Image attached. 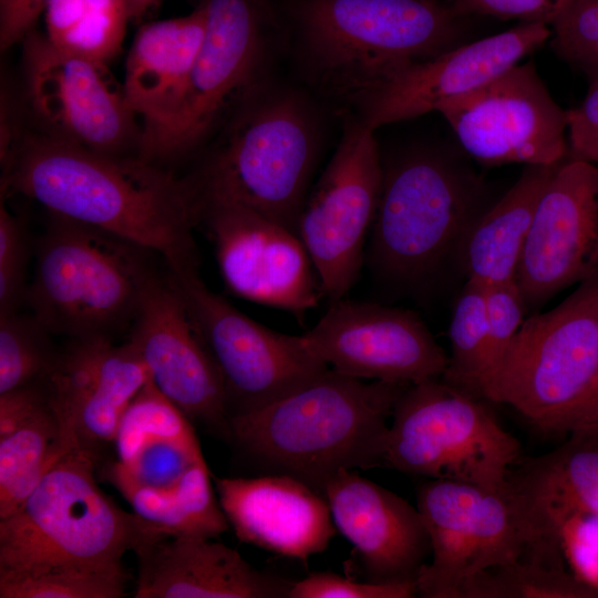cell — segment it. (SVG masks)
Wrapping results in <instances>:
<instances>
[{
    "label": "cell",
    "mask_w": 598,
    "mask_h": 598,
    "mask_svg": "<svg viewBox=\"0 0 598 598\" xmlns=\"http://www.w3.org/2000/svg\"><path fill=\"white\" fill-rule=\"evenodd\" d=\"M2 166V186L49 214L143 246L175 274L198 269L195 179L179 181L141 156L104 154L56 135L25 137Z\"/></svg>",
    "instance_id": "cell-1"
},
{
    "label": "cell",
    "mask_w": 598,
    "mask_h": 598,
    "mask_svg": "<svg viewBox=\"0 0 598 598\" xmlns=\"http://www.w3.org/2000/svg\"><path fill=\"white\" fill-rule=\"evenodd\" d=\"M408 385L329 368L260 409L230 416L228 437L322 494L340 471L384 467L394 405Z\"/></svg>",
    "instance_id": "cell-2"
},
{
    "label": "cell",
    "mask_w": 598,
    "mask_h": 598,
    "mask_svg": "<svg viewBox=\"0 0 598 598\" xmlns=\"http://www.w3.org/2000/svg\"><path fill=\"white\" fill-rule=\"evenodd\" d=\"M27 288L31 313L53 336L111 339L130 330L159 272L155 252L109 231L49 214Z\"/></svg>",
    "instance_id": "cell-3"
},
{
    "label": "cell",
    "mask_w": 598,
    "mask_h": 598,
    "mask_svg": "<svg viewBox=\"0 0 598 598\" xmlns=\"http://www.w3.org/2000/svg\"><path fill=\"white\" fill-rule=\"evenodd\" d=\"M95 454H64L25 501L0 518V575L59 568L121 569L125 551L151 530L97 485Z\"/></svg>",
    "instance_id": "cell-4"
},
{
    "label": "cell",
    "mask_w": 598,
    "mask_h": 598,
    "mask_svg": "<svg viewBox=\"0 0 598 598\" xmlns=\"http://www.w3.org/2000/svg\"><path fill=\"white\" fill-rule=\"evenodd\" d=\"M483 183L458 161L419 150L384 167L368 262L388 282L416 286L462 256L485 210Z\"/></svg>",
    "instance_id": "cell-5"
},
{
    "label": "cell",
    "mask_w": 598,
    "mask_h": 598,
    "mask_svg": "<svg viewBox=\"0 0 598 598\" xmlns=\"http://www.w3.org/2000/svg\"><path fill=\"white\" fill-rule=\"evenodd\" d=\"M457 20L436 0H303L299 9L317 69L362 94L458 45Z\"/></svg>",
    "instance_id": "cell-6"
},
{
    "label": "cell",
    "mask_w": 598,
    "mask_h": 598,
    "mask_svg": "<svg viewBox=\"0 0 598 598\" xmlns=\"http://www.w3.org/2000/svg\"><path fill=\"white\" fill-rule=\"evenodd\" d=\"M598 382V275L526 318L483 377L478 396L507 404L544 432H564Z\"/></svg>",
    "instance_id": "cell-7"
},
{
    "label": "cell",
    "mask_w": 598,
    "mask_h": 598,
    "mask_svg": "<svg viewBox=\"0 0 598 598\" xmlns=\"http://www.w3.org/2000/svg\"><path fill=\"white\" fill-rule=\"evenodd\" d=\"M482 400L442 378L408 385L394 405L384 467L493 491L507 488L520 460V443Z\"/></svg>",
    "instance_id": "cell-8"
},
{
    "label": "cell",
    "mask_w": 598,
    "mask_h": 598,
    "mask_svg": "<svg viewBox=\"0 0 598 598\" xmlns=\"http://www.w3.org/2000/svg\"><path fill=\"white\" fill-rule=\"evenodd\" d=\"M315 150L302 105L277 97L236 125L196 181L203 193L244 205L297 233Z\"/></svg>",
    "instance_id": "cell-9"
},
{
    "label": "cell",
    "mask_w": 598,
    "mask_h": 598,
    "mask_svg": "<svg viewBox=\"0 0 598 598\" xmlns=\"http://www.w3.org/2000/svg\"><path fill=\"white\" fill-rule=\"evenodd\" d=\"M431 561L416 577L425 598H452L480 571L516 558L543 529L509 485L493 491L473 484L427 480L417 488Z\"/></svg>",
    "instance_id": "cell-10"
},
{
    "label": "cell",
    "mask_w": 598,
    "mask_h": 598,
    "mask_svg": "<svg viewBox=\"0 0 598 598\" xmlns=\"http://www.w3.org/2000/svg\"><path fill=\"white\" fill-rule=\"evenodd\" d=\"M171 272L221 377L228 420L285 396L329 369L307 350L301 336L250 319L212 291L198 270Z\"/></svg>",
    "instance_id": "cell-11"
},
{
    "label": "cell",
    "mask_w": 598,
    "mask_h": 598,
    "mask_svg": "<svg viewBox=\"0 0 598 598\" xmlns=\"http://www.w3.org/2000/svg\"><path fill=\"white\" fill-rule=\"evenodd\" d=\"M206 31L175 99L141 132V157L179 156L199 144L229 102L252 80L261 37L251 0H206Z\"/></svg>",
    "instance_id": "cell-12"
},
{
    "label": "cell",
    "mask_w": 598,
    "mask_h": 598,
    "mask_svg": "<svg viewBox=\"0 0 598 598\" xmlns=\"http://www.w3.org/2000/svg\"><path fill=\"white\" fill-rule=\"evenodd\" d=\"M373 132L363 122L346 128L297 224L322 295L331 302L342 299L359 277L381 194L384 167Z\"/></svg>",
    "instance_id": "cell-13"
},
{
    "label": "cell",
    "mask_w": 598,
    "mask_h": 598,
    "mask_svg": "<svg viewBox=\"0 0 598 598\" xmlns=\"http://www.w3.org/2000/svg\"><path fill=\"white\" fill-rule=\"evenodd\" d=\"M463 150L485 165H557L568 146V116L532 60L519 62L439 110Z\"/></svg>",
    "instance_id": "cell-14"
},
{
    "label": "cell",
    "mask_w": 598,
    "mask_h": 598,
    "mask_svg": "<svg viewBox=\"0 0 598 598\" xmlns=\"http://www.w3.org/2000/svg\"><path fill=\"white\" fill-rule=\"evenodd\" d=\"M199 194L198 223L229 291L297 318L318 306L320 282L297 233L238 203Z\"/></svg>",
    "instance_id": "cell-15"
},
{
    "label": "cell",
    "mask_w": 598,
    "mask_h": 598,
    "mask_svg": "<svg viewBox=\"0 0 598 598\" xmlns=\"http://www.w3.org/2000/svg\"><path fill=\"white\" fill-rule=\"evenodd\" d=\"M307 350L334 371L414 384L442 378L448 354L413 311L339 299L306 333Z\"/></svg>",
    "instance_id": "cell-16"
},
{
    "label": "cell",
    "mask_w": 598,
    "mask_h": 598,
    "mask_svg": "<svg viewBox=\"0 0 598 598\" xmlns=\"http://www.w3.org/2000/svg\"><path fill=\"white\" fill-rule=\"evenodd\" d=\"M598 275V165H558L537 204L516 274L527 306Z\"/></svg>",
    "instance_id": "cell-17"
},
{
    "label": "cell",
    "mask_w": 598,
    "mask_h": 598,
    "mask_svg": "<svg viewBox=\"0 0 598 598\" xmlns=\"http://www.w3.org/2000/svg\"><path fill=\"white\" fill-rule=\"evenodd\" d=\"M23 42L30 103L54 135L120 155L134 134V114L105 65L54 45L32 30Z\"/></svg>",
    "instance_id": "cell-18"
},
{
    "label": "cell",
    "mask_w": 598,
    "mask_h": 598,
    "mask_svg": "<svg viewBox=\"0 0 598 598\" xmlns=\"http://www.w3.org/2000/svg\"><path fill=\"white\" fill-rule=\"evenodd\" d=\"M128 332L155 386L189 420L228 436L221 377L169 269L148 283Z\"/></svg>",
    "instance_id": "cell-19"
},
{
    "label": "cell",
    "mask_w": 598,
    "mask_h": 598,
    "mask_svg": "<svg viewBox=\"0 0 598 598\" xmlns=\"http://www.w3.org/2000/svg\"><path fill=\"white\" fill-rule=\"evenodd\" d=\"M551 37L542 22L458 44L419 62L363 93V123L380 126L437 112L445 103L496 79Z\"/></svg>",
    "instance_id": "cell-20"
},
{
    "label": "cell",
    "mask_w": 598,
    "mask_h": 598,
    "mask_svg": "<svg viewBox=\"0 0 598 598\" xmlns=\"http://www.w3.org/2000/svg\"><path fill=\"white\" fill-rule=\"evenodd\" d=\"M150 380L128 340L97 338L69 340L44 382L65 441L95 454V447L114 442L124 411Z\"/></svg>",
    "instance_id": "cell-21"
},
{
    "label": "cell",
    "mask_w": 598,
    "mask_h": 598,
    "mask_svg": "<svg viewBox=\"0 0 598 598\" xmlns=\"http://www.w3.org/2000/svg\"><path fill=\"white\" fill-rule=\"evenodd\" d=\"M336 528L360 554L369 581H416L431 555L417 507L351 470L323 486Z\"/></svg>",
    "instance_id": "cell-22"
},
{
    "label": "cell",
    "mask_w": 598,
    "mask_h": 598,
    "mask_svg": "<svg viewBox=\"0 0 598 598\" xmlns=\"http://www.w3.org/2000/svg\"><path fill=\"white\" fill-rule=\"evenodd\" d=\"M214 481L220 507L244 543L307 563L336 534L323 494L297 477L280 473Z\"/></svg>",
    "instance_id": "cell-23"
},
{
    "label": "cell",
    "mask_w": 598,
    "mask_h": 598,
    "mask_svg": "<svg viewBox=\"0 0 598 598\" xmlns=\"http://www.w3.org/2000/svg\"><path fill=\"white\" fill-rule=\"evenodd\" d=\"M213 538L150 532L133 549L136 598H279L292 586Z\"/></svg>",
    "instance_id": "cell-24"
},
{
    "label": "cell",
    "mask_w": 598,
    "mask_h": 598,
    "mask_svg": "<svg viewBox=\"0 0 598 598\" xmlns=\"http://www.w3.org/2000/svg\"><path fill=\"white\" fill-rule=\"evenodd\" d=\"M206 31L204 4L192 13L143 25L126 60L123 94L128 110L154 121L181 91Z\"/></svg>",
    "instance_id": "cell-25"
},
{
    "label": "cell",
    "mask_w": 598,
    "mask_h": 598,
    "mask_svg": "<svg viewBox=\"0 0 598 598\" xmlns=\"http://www.w3.org/2000/svg\"><path fill=\"white\" fill-rule=\"evenodd\" d=\"M560 446L514 466L508 485L544 528L573 511L598 513V425L575 429ZM555 530V529H554Z\"/></svg>",
    "instance_id": "cell-26"
},
{
    "label": "cell",
    "mask_w": 598,
    "mask_h": 598,
    "mask_svg": "<svg viewBox=\"0 0 598 598\" xmlns=\"http://www.w3.org/2000/svg\"><path fill=\"white\" fill-rule=\"evenodd\" d=\"M558 165H527L477 218L462 252L468 280L484 286L515 281L537 204Z\"/></svg>",
    "instance_id": "cell-27"
},
{
    "label": "cell",
    "mask_w": 598,
    "mask_h": 598,
    "mask_svg": "<svg viewBox=\"0 0 598 598\" xmlns=\"http://www.w3.org/2000/svg\"><path fill=\"white\" fill-rule=\"evenodd\" d=\"M107 477L133 513L156 534L216 538L229 529L204 458L194 463L175 484L161 488L140 485L111 465Z\"/></svg>",
    "instance_id": "cell-28"
},
{
    "label": "cell",
    "mask_w": 598,
    "mask_h": 598,
    "mask_svg": "<svg viewBox=\"0 0 598 598\" xmlns=\"http://www.w3.org/2000/svg\"><path fill=\"white\" fill-rule=\"evenodd\" d=\"M598 592L568 568L556 532L532 539L514 559L463 581L452 598H588Z\"/></svg>",
    "instance_id": "cell-29"
},
{
    "label": "cell",
    "mask_w": 598,
    "mask_h": 598,
    "mask_svg": "<svg viewBox=\"0 0 598 598\" xmlns=\"http://www.w3.org/2000/svg\"><path fill=\"white\" fill-rule=\"evenodd\" d=\"M73 448L50 406L0 437V518L12 514L53 464Z\"/></svg>",
    "instance_id": "cell-30"
},
{
    "label": "cell",
    "mask_w": 598,
    "mask_h": 598,
    "mask_svg": "<svg viewBox=\"0 0 598 598\" xmlns=\"http://www.w3.org/2000/svg\"><path fill=\"white\" fill-rule=\"evenodd\" d=\"M44 17L54 45L103 65L120 50L131 19L125 0H51Z\"/></svg>",
    "instance_id": "cell-31"
},
{
    "label": "cell",
    "mask_w": 598,
    "mask_h": 598,
    "mask_svg": "<svg viewBox=\"0 0 598 598\" xmlns=\"http://www.w3.org/2000/svg\"><path fill=\"white\" fill-rule=\"evenodd\" d=\"M448 338L451 353L442 379L477 396L487 342L486 286L467 279L454 306Z\"/></svg>",
    "instance_id": "cell-32"
},
{
    "label": "cell",
    "mask_w": 598,
    "mask_h": 598,
    "mask_svg": "<svg viewBox=\"0 0 598 598\" xmlns=\"http://www.w3.org/2000/svg\"><path fill=\"white\" fill-rule=\"evenodd\" d=\"M52 336L32 315H0V393L43 380L59 355Z\"/></svg>",
    "instance_id": "cell-33"
},
{
    "label": "cell",
    "mask_w": 598,
    "mask_h": 598,
    "mask_svg": "<svg viewBox=\"0 0 598 598\" xmlns=\"http://www.w3.org/2000/svg\"><path fill=\"white\" fill-rule=\"evenodd\" d=\"M163 440L198 442L189 419L150 380L120 420L113 442L117 462L126 463L142 446Z\"/></svg>",
    "instance_id": "cell-34"
},
{
    "label": "cell",
    "mask_w": 598,
    "mask_h": 598,
    "mask_svg": "<svg viewBox=\"0 0 598 598\" xmlns=\"http://www.w3.org/2000/svg\"><path fill=\"white\" fill-rule=\"evenodd\" d=\"M125 568H59L0 575V598H118L128 581Z\"/></svg>",
    "instance_id": "cell-35"
},
{
    "label": "cell",
    "mask_w": 598,
    "mask_h": 598,
    "mask_svg": "<svg viewBox=\"0 0 598 598\" xmlns=\"http://www.w3.org/2000/svg\"><path fill=\"white\" fill-rule=\"evenodd\" d=\"M550 29L561 58L589 78L598 73V0H561Z\"/></svg>",
    "instance_id": "cell-36"
},
{
    "label": "cell",
    "mask_w": 598,
    "mask_h": 598,
    "mask_svg": "<svg viewBox=\"0 0 598 598\" xmlns=\"http://www.w3.org/2000/svg\"><path fill=\"white\" fill-rule=\"evenodd\" d=\"M202 458L199 442L163 440L142 446L126 463L116 461L111 466L140 485L161 488L175 484Z\"/></svg>",
    "instance_id": "cell-37"
},
{
    "label": "cell",
    "mask_w": 598,
    "mask_h": 598,
    "mask_svg": "<svg viewBox=\"0 0 598 598\" xmlns=\"http://www.w3.org/2000/svg\"><path fill=\"white\" fill-rule=\"evenodd\" d=\"M553 528L570 571L598 592V513L569 512L557 518Z\"/></svg>",
    "instance_id": "cell-38"
},
{
    "label": "cell",
    "mask_w": 598,
    "mask_h": 598,
    "mask_svg": "<svg viewBox=\"0 0 598 598\" xmlns=\"http://www.w3.org/2000/svg\"><path fill=\"white\" fill-rule=\"evenodd\" d=\"M526 307L516 281L486 286L487 342L477 396L483 377L503 355L525 321Z\"/></svg>",
    "instance_id": "cell-39"
},
{
    "label": "cell",
    "mask_w": 598,
    "mask_h": 598,
    "mask_svg": "<svg viewBox=\"0 0 598 598\" xmlns=\"http://www.w3.org/2000/svg\"><path fill=\"white\" fill-rule=\"evenodd\" d=\"M28 241L22 224L1 203L0 208V315L18 311L25 301Z\"/></svg>",
    "instance_id": "cell-40"
},
{
    "label": "cell",
    "mask_w": 598,
    "mask_h": 598,
    "mask_svg": "<svg viewBox=\"0 0 598 598\" xmlns=\"http://www.w3.org/2000/svg\"><path fill=\"white\" fill-rule=\"evenodd\" d=\"M416 581L359 582L337 574L315 573L292 584L289 598H411Z\"/></svg>",
    "instance_id": "cell-41"
},
{
    "label": "cell",
    "mask_w": 598,
    "mask_h": 598,
    "mask_svg": "<svg viewBox=\"0 0 598 598\" xmlns=\"http://www.w3.org/2000/svg\"><path fill=\"white\" fill-rule=\"evenodd\" d=\"M561 0H450L452 12L460 17L478 14L550 27Z\"/></svg>",
    "instance_id": "cell-42"
},
{
    "label": "cell",
    "mask_w": 598,
    "mask_h": 598,
    "mask_svg": "<svg viewBox=\"0 0 598 598\" xmlns=\"http://www.w3.org/2000/svg\"><path fill=\"white\" fill-rule=\"evenodd\" d=\"M567 116L571 157L598 165V73L590 76L584 101L567 111Z\"/></svg>",
    "instance_id": "cell-43"
},
{
    "label": "cell",
    "mask_w": 598,
    "mask_h": 598,
    "mask_svg": "<svg viewBox=\"0 0 598 598\" xmlns=\"http://www.w3.org/2000/svg\"><path fill=\"white\" fill-rule=\"evenodd\" d=\"M49 406L44 379L0 393V437L16 431Z\"/></svg>",
    "instance_id": "cell-44"
},
{
    "label": "cell",
    "mask_w": 598,
    "mask_h": 598,
    "mask_svg": "<svg viewBox=\"0 0 598 598\" xmlns=\"http://www.w3.org/2000/svg\"><path fill=\"white\" fill-rule=\"evenodd\" d=\"M51 0H0V47L24 40Z\"/></svg>",
    "instance_id": "cell-45"
},
{
    "label": "cell",
    "mask_w": 598,
    "mask_h": 598,
    "mask_svg": "<svg viewBox=\"0 0 598 598\" xmlns=\"http://www.w3.org/2000/svg\"><path fill=\"white\" fill-rule=\"evenodd\" d=\"M598 425V389L591 392L569 415L564 432Z\"/></svg>",
    "instance_id": "cell-46"
},
{
    "label": "cell",
    "mask_w": 598,
    "mask_h": 598,
    "mask_svg": "<svg viewBox=\"0 0 598 598\" xmlns=\"http://www.w3.org/2000/svg\"><path fill=\"white\" fill-rule=\"evenodd\" d=\"M159 0H125L130 18L141 17L148 8Z\"/></svg>",
    "instance_id": "cell-47"
},
{
    "label": "cell",
    "mask_w": 598,
    "mask_h": 598,
    "mask_svg": "<svg viewBox=\"0 0 598 598\" xmlns=\"http://www.w3.org/2000/svg\"><path fill=\"white\" fill-rule=\"evenodd\" d=\"M597 389H598V382H597V385H596L595 390H597ZM595 390H594V391H595ZM594 391H592V392H594Z\"/></svg>",
    "instance_id": "cell-48"
},
{
    "label": "cell",
    "mask_w": 598,
    "mask_h": 598,
    "mask_svg": "<svg viewBox=\"0 0 598 598\" xmlns=\"http://www.w3.org/2000/svg\"><path fill=\"white\" fill-rule=\"evenodd\" d=\"M436 1L443 2L442 0H436Z\"/></svg>",
    "instance_id": "cell-49"
}]
</instances>
